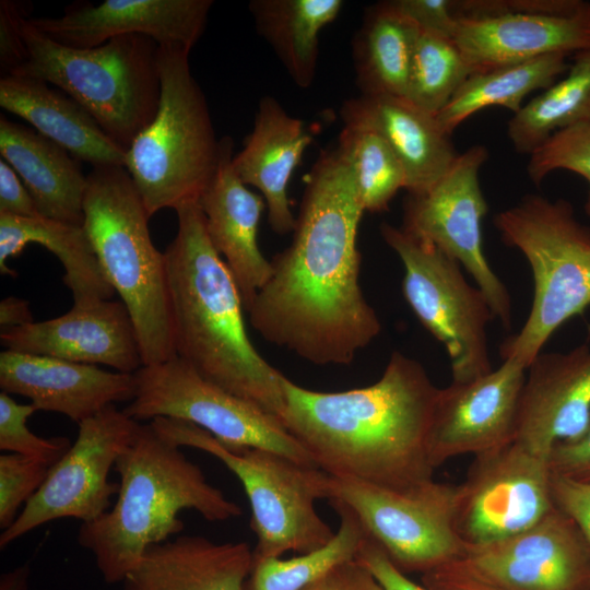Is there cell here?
Returning a JSON list of instances; mask_svg holds the SVG:
<instances>
[{
  "label": "cell",
  "instance_id": "cell-1",
  "mask_svg": "<svg viewBox=\"0 0 590 590\" xmlns=\"http://www.w3.org/2000/svg\"><path fill=\"white\" fill-rule=\"evenodd\" d=\"M305 179L292 241L247 311L266 341L314 365H349L381 331L359 283L365 210L339 146L321 152Z\"/></svg>",
  "mask_w": 590,
  "mask_h": 590
},
{
  "label": "cell",
  "instance_id": "cell-2",
  "mask_svg": "<svg viewBox=\"0 0 590 590\" xmlns=\"http://www.w3.org/2000/svg\"><path fill=\"white\" fill-rule=\"evenodd\" d=\"M281 422L332 476L406 491L433 480L427 440L438 396L421 363L393 352L370 386L315 391L284 376Z\"/></svg>",
  "mask_w": 590,
  "mask_h": 590
},
{
  "label": "cell",
  "instance_id": "cell-3",
  "mask_svg": "<svg viewBox=\"0 0 590 590\" xmlns=\"http://www.w3.org/2000/svg\"><path fill=\"white\" fill-rule=\"evenodd\" d=\"M175 211L177 233L164 253L177 357L281 421L284 375L261 356L246 331L238 287L211 244L199 201Z\"/></svg>",
  "mask_w": 590,
  "mask_h": 590
},
{
  "label": "cell",
  "instance_id": "cell-4",
  "mask_svg": "<svg viewBox=\"0 0 590 590\" xmlns=\"http://www.w3.org/2000/svg\"><path fill=\"white\" fill-rule=\"evenodd\" d=\"M114 470L119 475L115 504L82 523L78 533V543L93 554L107 583L122 582L149 547L182 532L181 510L193 509L209 521L243 514L150 422L139 423Z\"/></svg>",
  "mask_w": 590,
  "mask_h": 590
},
{
  "label": "cell",
  "instance_id": "cell-5",
  "mask_svg": "<svg viewBox=\"0 0 590 590\" xmlns=\"http://www.w3.org/2000/svg\"><path fill=\"white\" fill-rule=\"evenodd\" d=\"M86 178L83 228L130 314L143 366L167 362L177 355L166 258L151 239L141 196L122 166L93 167Z\"/></svg>",
  "mask_w": 590,
  "mask_h": 590
},
{
  "label": "cell",
  "instance_id": "cell-6",
  "mask_svg": "<svg viewBox=\"0 0 590 590\" xmlns=\"http://www.w3.org/2000/svg\"><path fill=\"white\" fill-rule=\"evenodd\" d=\"M25 61L10 74L58 86L80 103L126 151L153 120L160 102L158 45L122 35L92 48L64 46L23 17Z\"/></svg>",
  "mask_w": 590,
  "mask_h": 590
},
{
  "label": "cell",
  "instance_id": "cell-7",
  "mask_svg": "<svg viewBox=\"0 0 590 590\" xmlns=\"http://www.w3.org/2000/svg\"><path fill=\"white\" fill-rule=\"evenodd\" d=\"M189 52L180 45L158 46V107L126 152L125 168L150 217L199 201L219 166L220 140Z\"/></svg>",
  "mask_w": 590,
  "mask_h": 590
},
{
  "label": "cell",
  "instance_id": "cell-8",
  "mask_svg": "<svg viewBox=\"0 0 590 590\" xmlns=\"http://www.w3.org/2000/svg\"><path fill=\"white\" fill-rule=\"evenodd\" d=\"M505 245L528 261L534 294L518 333L500 346L502 358L528 368L551 335L590 305V227L579 222L571 203L541 194L524 196L494 216Z\"/></svg>",
  "mask_w": 590,
  "mask_h": 590
},
{
  "label": "cell",
  "instance_id": "cell-9",
  "mask_svg": "<svg viewBox=\"0 0 590 590\" xmlns=\"http://www.w3.org/2000/svg\"><path fill=\"white\" fill-rule=\"evenodd\" d=\"M150 423L177 446L217 458L238 477L257 535L253 559L280 557L288 551L311 552L333 538L335 532L315 508L317 499L327 498V472L267 449H231L205 429L181 420L156 417Z\"/></svg>",
  "mask_w": 590,
  "mask_h": 590
},
{
  "label": "cell",
  "instance_id": "cell-10",
  "mask_svg": "<svg viewBox=\"0 0 590 590\" xmlns=\"http://www.w3.org/2000/svg\"><path fill=\"white\" fill-rule=\"evenodd\" d=\"M380 235L404 267L406 303L446 347L452 381L465 382L492 371L486 328L496 317L484 293L467 281L460 263L389 223H381Z\"/></svg>",
  "mask_w": 590,
  "mask_h": 590
},
{
  "label": "cell",
  "instance_id": "cell-11",
  "mask_svg": "<svg viewBox=\"0 0 590 590\" xmlns=\"http://www.w3.org/2000/svg\"><path fill=\"white\" fill-rule=\"evenodd\" d=\"M326 494L353 510L367 535L405 575H424L465 554L455 529L458 485L433 479L396 491L328 474Z\"/></svg>",
  "mask_w": 590,
  "mask_h": 590
},
{
  "label": "cell",
  "instance_id": "cell-12",
  "mask_svg": "<svg viewBox=\"0 0 590 590\" xmlns=\"http://www.w3.org/2000/svg\"><path fill=\"white\" fill-rule=\"evenodd\" d=\"M123 412L134 421L169 417L192 423L231 449L261 448L317 467L280 420L205 380L179 357L142 366Z\"/></svg>",
  "mask_w": 590,
  "mask_h": 590
},
{
  "label": "cell",
  "instance_id": "cell-13",
  "mask_svg": "<svg viewBox=\"0 0 590 590\" xmlns=\"http://www.w3.org/2000/svg\"><path fill=\"white\" fill-rule=\"evenodd\" d=\"M453 40L474 71L590 49V2L459 0Z\"/></svg>",
  "mask_w": 590,
  "mask_h": 590
},
{
  "label": "cell",
  "instance_id": "cell-14",
  "mask_svg": "<svg viewBox=\"0 0 590 590\" xmlns=\"http://www.w3.org/2000/svg\"><path fill=\"white\" fill-rule=\"evenodd\" d=\"M139 423L113 404L78 424L75 441L49 469L15 521L1 532L0 548L50 521L73 518L86 523L105 514L119 488L109 481V473Z\"/></svg>",
  "mask_w": 590,
  "mask_h": 590
},
{
  "label": "cell",
  "instance_id": "cell-15",
  "mask_svg": "<svg viewBox=\"0 0 590 590\" xmlns=\"http://www.w3.org/2000/svg\"><path fill=\"white\" fill-rule=\"evenodd\" d=\"M488 151L475 144L459 153L449 169L426 191L408 194L403 228L456 259L474 279L504 328L511 324V299L483 251L482 220L488 211L480 170Z\"/></svg>",
  "mask_w": 590,
  "mask_h": 590
},
{
  "label": "cell",
  "instance_id": "cell-16",
  "mask_svg": "<svg viewBox=\"0 0 590 590\" xmlns=\"http://www.w3.org/2000/svg\"><path fill=\"white\" fill-rule=\"evenodd\" d=\"M548 457L512 440L474 456L458 485L455 529L465 545L491 544L534 526L555 503Z\"/></svg>",
  "mask_w": 590,
  "mask_h": 590
},
{
  "label": "cell",
  "instance_id": "cell-17",
  "mask_svg": "<svg viewBox=\"0 0 590 590\" xmlns=\"http://www.w3.org/2000/svg\"><path fill=\"white\" fill-rule=\"evenodd\" d=\"M465 548L452 564L497 590H590V546L556 506L522 532Z\"/></svg>",
  "mask_w": 590,
  "mask_h": 590
},
{
  "label": "cell",
  "instance_id": "cell-18",
  "mask_svg": "<svg viewBox=\"0 0 590 590\" xmlns=\"http://www.w3.org/2000/svg\"><path fill=\"white\" fill-rule=\"evenodd\" d=\"M526 375L524 364L509 357L481 377L439 388L427 440L434 469L514 440Z\"/></svg>",
  "mask_w": 590,
  "mask_h": 590
},
{
  "label": "cell",
  "instance_id": "cell-19",
  "mask_svg": "<svg viewBox=\"0 0 590 590\" xmlns=\"http://www.w3.org/2000/svg\"><path fill=\"white\" fill-rule=\"evenodd\" d=\"M212 0H105L75 2L57 17H30L51 39L92 48L122 35H143L158 46L191 50L205 30Z\"/></svg>",
  "mask_w": 590,
  "mask_h": 590
},
{
  "label": "cell",
  "instance_id": "cell-20",
  "mask_svg": "<svg viewBox=\"0 0 590 590\" xmlns=\"http://www.w3.org/2000/svg\"><path fill=\"white\" fill-rule=\"evenodd\" d=\"M5 350L88 365H107L134 374L143 366L137 332L126 305L102 299L74 306L40 322L1 329Z\"/></svg>",
  "mask_w": 590,
  "mask_h": 590
},
{
  "label": "cell",
  "instance_id": "cell-21",
  "mask_svg": "<svg viewBox=\"0 0 590 590\" xmlns=\"http://www.w3.org/2000/svg\"><path fill=\"white\" fill-rule=\"evenodd\" d=\"M590 423V346L540 353L527 368L514 440L548 457Z\"/></svg>",
  "mask_w": 590,
  "mask_h": 590
},
{
  "label": "cell",
  "instance_id": "cell-22",
  "mask_svg": "<svg viewBox=\"0 0 590 590\" xmlns=\"http://www.w3.org/2000/svg\"><path fill=\"white\" fill-rule=\"evenodd\" d=\"M0 388L28 398L37 411L60 413L80 424L109 405L130 402L135 380L133 374L96 365L4 350Z\"/></svg>",
  "mask_w": 590,
  "mask_h": 590
},
{
  "label": "cell",
  "instance_id": "cell-23",
  "mask_svg": "<svg viewBox=\"0 0 590 590\" xmlns=\"http://www.w3.org/2000/svg\"><path fill=\"white\" fill-rule=\"evenodd\" d=\"M233 139H220L217 169L199 199L211 244L231 271L245 310L271 274V262L258 245L266 201L247 188L233 168Z\"/></svg>",
  "mask_w": 590,
  "mask_h": 590
},
{
  "label": "cell",
  "instance_id": "cell-24",
  "mask_svg": "<svg viewBox=\"0 0 590 590\" xmlns=\"http://www.w3.org/2000/svg\"><path fill=\"white\" fill-rule=\"evenodd\" d=\"M341 117L344 125L371 129L386 140L404 168L408 194L429 189L459 155L436 116L404 97L361 94L344 102Z\"/></svg>",
  "mask_w": 590,
  "mask_h": 590
},
{
  "label": "cell",
  "instance_id": "cell-25",
  "mask_svg": "<svg viewBox=\"0 0 590 590\" xmlns=\"http://www.w3.org/2000/svg\"><path fill=\"white\" fill-rule=\"evenodd\" d=\"M312 141L304 122L288 115L280 103L260 99L251 133L244 149L233 156V168L246 186L259 189L268 221L275 234L292 233L296 217L287 194L291 176Z\"/></svg>",
  "mask_w": 590,
  "mask_h": 590
},
{
  "label": "cell",
  "instance_id": "cell-26",
  "mask_svg": "<svg viewBox=\"0 0 590 590\" xmlns=\"http://www.w3.org/2000/svg\"><path fill=\"white\" fill-rule=\"evenodd\" d=\"M251 564L246 542L179 535L149 547L122 590H243Z\"/></svg>",
  "mask_w": 590,
  "mask_h": 590
},
{
  "label": "cell",
  "instance_id": "cell-27",
  "mask_svg": "<svg viewBox=\"0 0 590 590\" xmlns=\"http://www.w3.org/2000/svg\"><path fill=\"white\" fill-rule=\"evenodd\" d=\"M0 106L30 122L78 161L93 167H125L127 151L105 133L80 103L42 80L1 76Z\"/></svg>",
  "mask_w": 590,
  "mask_h": 590
},
{
  "label": "cell",
  "instance_id": "cell-28",
  "mask_svg": "<svg viewBox=\"0 0 590 590\" xmlns=\"http://www.w3.org/2000/svg\"><path fill=\"white\" fill-rule=\"evenodd\" d=\"M0 154L25 185L40 216L83 226L87 178L78 160L43 134L3 116Z\"/></svg>",
  "mask_w": 590,
  "mask_h": 590
},
{
  "label": "cell",
  "instance_id": "cell-29",
  "mask_svg": "<svg viewBox=\"0 0 590 590\" xmlns=\"http://www.w3.org/2000/svg\"><path fill=\"white\" fill-rule=\"evenodd\" d=\"M50 250L64 268L63 282L74 306L110 299L115 290L107 281L83 226L43 216L17 217L0 214V272L16 276L7 260L28 244Z\"/></svg>",
  "mask_w": 590,
  "mask_h": 590
},
{
  "label": "cell",
  "instance_id": "cell-30",
  "mask_svg": "<svg viewBox=\"0 0 590 590\" xmlns=\"http://www.w3.org/2000/svg\"><path fill=\"white\" fill-rule=\"evenodd\" d=\"M420 33L393 0L367 9L353 40L356 84L362 94L406 97Z\"/></svg>",
  "mask_w": 590,
  "mask_h": 590
},
{
  "label": "cell",
  "instance_id": "cell-31",
  "mask_svg": "<svg viewBox=\"0 0 590 590\" xmlns=\"http://www.w3.org/2000/svg\"><path fill=\"white\" fill-rule=\"evenodd\" d=\"M568 57L550 54L474 71L435 115L436 119L452 134L470 116L489 106H502L516 114L531 92L544 91L566 74L570 66Z\"/></svg>",
  "mask_w": 590,
  "mask_h": 590
},
{
  "label": "cell",
  "instance_id": "cell-32",
  "mask_svg": "<svg viewBox=\"0 0 590 590\" xmlns=\"http://www.w3.org/2000/svg\"><path fill=\"white\" fill-rule=\"evenodd\" d=\"M341 0H252L249 10L257 32L270 44L300 87L312 84L319 34L337 19Z\"/></svg>",
  "mask_w": 590,
  "mask_h": 590
},
{
  "label": "cell",
  "instance_id": "cell-33",
  "mask_svg": "<svg viewBox=\"0 0 590 590\" xmlns=\"http://www.w3.org/2000/svg\"><path fill=\"white\" fill-rule=\"evenodd\" d=\"M565 76L514 114L507 135L517 153L530 155L553 133L590 122V49L573 55Z\"/></svg>",
  "mask_w": 590,
  "mask_h": 590
},
{
  "label": "cell",
  "instance_id": "cell-34",
  "mask_svg": "<svg viewBox=\"0 0 590 590\" xmlns=\"http://www.w3.org/2000/svg\"><path fill=\"white\" fill-rule=\"evenodd\" d=\"M329 502L340 517L333 538L315 551L287 559L252 558L243 590H303L339 565L356 559L367 532L349 506Z\"/></svg>",
  "mask_w": 590,
  "mask_h": 590
},
{
  "label": "cell",
  "instance_id": "cell-35",
  "mask_svg": "<svg viewBox=\"0 0 590 590\" xmlns=\"http://www.w3.org/2000/svg\"><path fill=\"white\" fill-rule=\"evenodd\" d=\"M338 146L349 161L365 212L388 210L400 189H405L404 168L386 140L376 131L344 125Z\"/></svg>",
  "mask_w": 590,
  "mask_h": 590
},
{
  "label": "cell",
  "instance_id": "cell-36",
  "mask_svg": "<svg viewBox=\"0 0 590 590\" xmlns=\"http://www.w3.org/2000/svg\"><path fill=\"white\" fill-rule=\"evenodd\" d=\"M472 72L453 38L421 31L405 98L437 115Z\"/></svg>",
  "mask_w": 590,
  "mask_h": 590
},
{
  "label": "cell",
  "instance_id": "cell-37",
  "mask_svg": "<svg viewBox=\"0 0 590 590\" xmlns=\"http://www.w3.org/2000/svg\"><path fill=\"white\" fill-rule=\"evenodd\" d=\"M527 173L541 185L552 172L564 169L583 177L589 184L585 212L590 219V122L578 123L553 133L529 155Z\"/></svg>",
  "mask_w": 590,
  "mask_h": 590
},
{
  "label": "cell",
  "instance_id": "cell-38",
  "mask_svg": "<svg viewBox=\"0 0 590 590\" xmlns=\"http://www.w3.org/2000/svg\"><path fill=\"white\" fill-rule=\"evenodd\" d=\"M30 404H20L7 392H0V450L32 458L52 467L70 448L67 437L44 438L32 433L27 418L36 412Z\"/></svg>",
  "mask_w": 590,
  "mask_h": 590
},
{
  "label": "cell",
  "instance_id": "cell-39",
  "mask_svg": "<svg viewBox=\"0 0 590 590\" xmlns=\"http://www.w3.org/2000/svg\"><path fill=\"white\" fill-rule=\"evenodd\" d=\"M48 464L22 455H0V528L8 529L17 511L35 495L45 482Z\"/></svg>",
  "mask_w": 590,
  "mask_h": 590
},
{
  "label": "cell",
  "instance_id": "cell-40",
  "mask_svg": "<svg viewBox=\"0 0 590 590\" xmlns=\"http://www.w3.org/2000/svg\"><path fill=\"white\" fill-rule=\"evenodd\" d=\"M421 31L453 37L457 19L453 0H393Z\"/></svg>",
  "mask_w": 590,
  "mask_h": 590
},
{
  "label": "cell",
  "instance_id": "cell-41",
  "mask_svg": "<svg viewBox=\"0 0 590 590\" xmlns=\"http://www.w3.org/2000/svg\"><path fill=\"white\" fill-rule=\"evenodd\" d=\"M553 474L581 483H590V423L576 439L557 444L550 452Z\"/></svg>",
  "mask_w": 590,
  "mask_h": 590
},
{
  "label": "cell",
  "instance_id": "cell-42",
  "mask_svg": "<svg viewBox=\"0 0 590 590\" xmlns=\"http://www.w3.org/2000/svg\"><path fill=\"white\" fill-rule=\"evenodd\" d=\"M27 16L22 4L14 1L0 3V66L2 76L10 74L26 59V48L20 33L23 17Z\"/></svg>",
  "mask_w": 590,
  "mask_h": 590
},
{
  "label": "cell",
  "instance_id": "cell-43",
  "mask_svg": "<svg viewBox=\"0 0 590 590\" xmlns=\"http://www.w3.org/2000/svg\"><path fill=\"white\" fill-rule=\"evenodd\" d=\"M555 506L574 519L590 546V483L552 475Z\"/></svg>",
  "mask_w": 590,
  "mask_h": 590
},
{
  "label": "cell",
  "instance_id": "cell-44",
  "mask_svg": "<svg viewBox=\"0 0 590 590\" xmlns=\"http://www.w3.org/2000/svg\"><path fill=\"white\" fill-rule=\"evenodd\" d=\"M356 559L374 575L384 590H429L399 570L368 535L361 545Z\"/></svg>",
  "mask_w": 590,
  "mask_h": 590
},
{
  "label": "cell",
  "instance_id": "cell-45",
  "mask_svg": "<svg viewBox=\"0 0 590 590\" xmlns=\"http://www.w3.org/2000/svg\"><path fill=\"white\" fill-rule=\"evenodd\" d=\"M0 214L17 217L40 216L25 185L3 158L0 160Z\"/></svg>",
  "mask_w": 590,
  "mask_h": 590
},
{
  "label": "cell",
  "instance_id": "cell-46",
  "mask_svg": "<svg viewBox=\"0 0 590 590\" xmlns=\"http://www.w3.org/2000/svg\"><path fill=\"white\" fill-rule=\"evenodd\" d=\"M303 590H384L374 575L357 559L339 565Z\"/></svg>",
  "mask_w": 590,
  "mask_h": 590
},
{
  "label": "cell",
  "instance_id": "cell-47",
  "mask_svg": "<svg viewBox=\"0 0 590 590\" xmlns=\"http://www.w3.org/2000/svg\"><path fill=\"white\" fill-rule=\"evenodd\" d=\"M422 581L429 590H497L473 578L456 564L424 574Z\"/></svg>",
  "mask_w": 590,
  "mask_h": 590
},
{
  "label": "cell",
  "instance_id": "cell-48",
  "mask_svg": "<svg viewBox=\"0 0 590 590\" xmlns=\"http://www.w3.org/2000/svg\"><path fill=\"white\" fill-rule=\"evenodd\" d=\"M34 322L28 300L7 297L0 303L1 329L15 328Z\"/></svg>",
  "mask_w": 590,
  "mask_h": 590
},
{
  "label": "cell",
  "instance_id": "cell-49",
  "mask_svg": "<svg viewBox=\"0 0 590 590\" xmlns=\"http://www.w3.org/2000/svg\"><path fill=\"white\" fill-rule=\"evenodd\" d=\"M30 573V566L24 564L2 574L0 590H28Z\"/></svg>",
  "mask_w": 590,
  "mask_h": 590
}]
</instances>
